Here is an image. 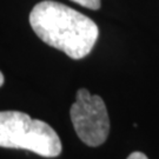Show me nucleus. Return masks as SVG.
Masks as SVG:
<instances>
[{
  "label": "nucleus",
  "instance_id": "nucleus-1",
  "mask_svg": "<svg viewBox=\"0 0 159 159\" xmlns=\"http://www.w3.org/2000/svg\"><path fill=\"white\" fill-rule=\"evenodd\" d=\"M30 24L45 44L63 51L72 59H81L92 51L99 30L85 14L68 6L45 0L33 7Z\"/></svg>",
  "mask_w": 159,
  "mask_h": 159
},
{
  "label": "nucleus",
  "instance_id": "nucleus-2",
  "mask_svg": "<svg viewBox=\"0 0 159 159\" xmlns=\"http://www.w3.org/2000/svg\"><path fill=\"white\" fill-rule=\"evenodd\" d=\"M0 148H21L54 158L61 152V142L45 121L20 111H0Z\"/></svg>",
  "mask_w": 159,
  "mask_h": 159
},
{
  "label": "nucleus",
  "instance_id": "nucleus-3",
  "mask_svg": "<svg viewBox=\"0 0 159 159\" xmlns=\"http://www.w3.org/2000/svg\"><path fill=\"white\" fill-rule=\"evenodd\" d=\"M70 114L77 136L86 145L96 148L107 139L110 119L105 102L99 96H92L87 90L80 89Z\"/></svg>",
  "mask_w": 159,
  "mask_h": 159
},
{
  "label": "nucleus",
  "instance_id": "nucleus-4",
  "mask_svg": "<svg viewBox=\"0 0 159 159\" xmlns=\"http://www.w3.org/2000/svg\"><path fill=\"white\" fill-rule=\"evenodd\" d=\"M71 1L90 10H98L100 7V0H71Z\"/></svg>",
  "mask_w": 159,
  "mask_h": 159
},
{
  "label": "nucleus",
  "instance_id": "nucleus-5",
  "mask_svg": "<svg viewBox=\"0 0 159 159\" xmlns=\"http://www.w3.org/2000/svg\"><path fill=\"white\" fill-rule=\"evenodd\" d=\"M127 159H148V158L144 153H142V152H132L127 157Z\"/></svg>",
  "mask_w": 159,
  "mask_h": 159
},
{
  "label": "nucleus",
  "instance_id": "nucleus-6",
  "mask_svg": "<svg viewBox=\"0 0 159 159\" xmlns=\"http://www.w3.org/2000/svg\"><path fill=\"white\" fill-rule=\"evenodd\" d=\"M4 84V75H2V73L0 72V86Z\"/></svg>",
  "mask_w": 159,
  "mask_h": 159
}]
</instances>
